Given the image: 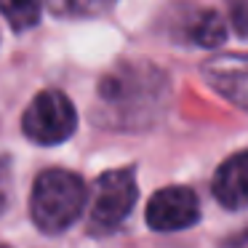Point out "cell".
<instances>
[{
  "label": "cell",
  "instance_id": "obj_6",
  "mask_svg": "<svg viewBox=\"0 0 248 248\" xmlns=\"http://www.w3.org/2000/svg\"><path fill=\"white\" fill-rule=\"evenodd\" d=\"M200 72L219 96L248 112V54L211 56Z\"/></svg>",
  "mask_w": 248,
  "mask_h": 248
},
{
  "label": "cell",
  "instance_id": "obj_5",
  "mask_svg": "<svg viewBox=\"0 0 248 248\" xmlns=\"http://www.w3.org/2000/svg\"><path fill=\"white\" fill-rule=\"evenodd\" d=\"M200 221V200L192 187L173 184L163 187L147 203V224L155 232L189 230Z\"/></svg>",
  "mask_w": 248,
  "mask_h": 248
},
{
  "label": "cell",
  "instance_id": "obj_8",
  "mask_svg": "<svg viewBox=\"0 0 248 248\" xmlns=\"http://www.w3.org/2000/svg\"><path fill=\"white\" fill-rule=\"evenodd\" d=\"M187 38L200 48H219L227 40V22L216 11H200L187 24Z\"/></svg>",
  "mask_w": 248,
  "mask_h": 248
},
{
  "label": "cell",
  "instance_id": "obj_2",
  "mask_svg": "<svg viewBox=\"0 0 248 248\" xmlns=\"http://www.w3.org/2000/svg\"><path fill=\"white\" fill-rule=\"evenodd\" d=\"M88 189L83 179L64 168L43 171L32 184L30 216L35 227L46 235H62L80 219L86 208Z\"/></svg>",
  "mask_w": 248,
  "mask_h": 248
},
{
  "label": "cell",
  "instance_id": "obj_12",
  "mask_svg": "<svg viewBox=\"0 0 248 248\" xmlns=\"http://www.w3.org/2000/svg\"><path fill=\"white\" fill-rule=\"evenodd\" d=\"M0 248H8V246H0Z\"/></svg>",
  "mask_w": 248,
  "mask_h": 248
},
{
  "label": "cell",
  "instance_id": "obj_3",
  "mask_svg": "<svg viewBox=\"0 0 248 248\" xmlns=\"http://www.w3.org/2000/svg\"><path fill=\"white\" fill-rule=\"evenodd\" d=\"M136 198H139V187L131 168H115L107 171L96 179L93 187V200H91V211H88V230L93 235H107L115 232L128 214L134 211Z\"/></svg>",
  "mask_w": 248,
  "mask_h": 248
},
{
  "label": "cell",
  "instance_id": "obj_1",
  "mask_svg": "<svg viewBox=\"0 0 248 248\" xmlns=\"http://www.w3.org/2000/svg\"><path fill=\"white\" fill-rule=\"evenodd\" d=\"M171 80L157 64L128 59L99 80L93 120L109 131H147L166 115Z\"/></svg>",
  "mask_w": 248,
  "mask_h": 248
},
{
  "label": "cell",
  "instance_id": "obj_7",
  "mask_svg": "<svg viewBox=\"0 0 248 248\" xmlns=\"http://www.w3.org/2000/svg\"><path fill=\"white\" fill-rule=\"evenodd\" d=\"M211 189H214V198L224 208L230 211L248 208V150L230 155L216 168Z\"/></svg>",
  "mask_w": 248,
  "mask_h": 248
},
{
  "label": "cell",
  "instance_id": "obj_11",
  "mask_svg": "<svg viewBox=\"0 0 248 248\" xmlns=\"http://www.w3.org/2000/svg\"><path fill=\"white\" fill-rule=\"evenodd\" d=\"M230 6V22L240 38H248V0H227Z\"/></svg>",
  "mask_w": 248,
  "mask_h": 248
},
{
  "label": "cell",
  "instance_id": "obj_4",
  "mask_svg": "<svg viewBox=\"0 0 248 248\" xmlns=\"http://www.w3.org/2000/svg\"><path fill=\"white\" fill-rule=\"evenodd\" d=\"M78 128V112L70 96L56 88L40 91L30 102L22 118V131L30 141L40 147H54L67 141Z\"/></svg>",
  "mask_w": 248,
  "mask_h": 248
},
{
  "label": "cell",
  "instance_id": "obj_10",
  "mask_svg": "<svg viewBox=\"0 0 248 248\" xmlns=\"http://www.w3.org/2000/svg\"><path fill=\"white\" fill-rule=\"evenodd\" d=\"M115 3L118 0H48V8L62 19H91L107 14Z\"/></svg>",
  "mask_w": 248,
  "mask_h": 248
},
{
  "label": "cell",
  "instance_id": "obj_9",
  "mask_svg": "<svg viewBox=\"0 0 248 248\" xmlns=\"http://www.w3.org/2000/svg\"><path fill=\"white\" fill-rule=\"evenodd\" d=\"M0 14L16 32H24L40 22L43 0H0Z\"/></svg>",
  "mask_w": 248,
  "mask_h": 248
}]
</instances>
